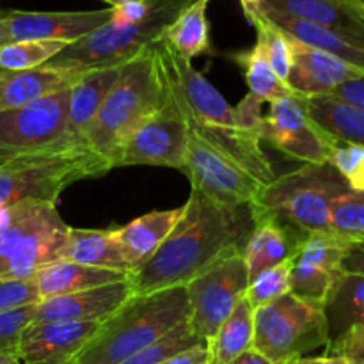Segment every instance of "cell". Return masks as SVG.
<instances>
[{
	"mask_svg": "<svg viewBox=\"0 0 364 364\" xmlns=\"http://www.w3.org/2000/svg\"><path fill=\"white\" fill-rule=\"evenodd\" d=\"M244 249H235L217 259L185 284L188 297V326L203 341H210L249 287Z\"/></svg>",
	"mask_w": 364,
	"mask_h": 364,
	"instance_id": "9c48e42d",
	"label": "cell"
},
{
	"mask_svg": "<svg viewBox=\"0 0 364 364\" xmlns=\"http://www.w3.org/2000/svg\"><path fill=\"white\" fill-rule=\"evenodd\" d=\"M188 320L185 287L132 295L98 326L73 364H117Z\"/></svg>",
	"mask_w": 364,
	"mask_h": 364,
	"instance_id": "7a4b0ae2",
	"label": "cell"
},
{
	"mask_svg": "<svg viewBox=\"0 0 364 364\" xmlns=\"http://www.w3.org/2000/svg\"><path fill=\"white\" fill-rule=\"evenodd\" d=\"M153 0H123L112 7V23L127 25L142 20L151 9Z\"/></svg>",
	"mask_w": 364,
	"mask_h": 364,
	"instance_id": "7bdbcfd3",
	"label": "cell"
},
{
	"mask_svg": "<svg viewBox=\"0 0 364 364\" xmlns=\"http://www.w3.org/2000/svg\"><path fill=\"white\" fill-rule=\"evenodd\" d=\"M263 139L287 156L304 164H329L338 144L309 116L301 96L270 103L269 114L263 117Z\"/></svg>",
	"mask_w": 364,
	"mask_h": 364,
	"instance_id": "4fadbf2b",
	"label": "cell"
},
{
	"mask_svg": "<svg viewBox=\"0 0 364 364\" xmlns=\"http://www.w3.org/2000/svg\"><path fill=\"white\" fill-rule=\"evenodd\" d=\"M68 230L53 203L0 210V279H28L39 267L59 259Z\"/></svg>",
	"mask_w": 364,
	"mask_h": 364,
	"instance_id": "52a82bcc",
	"label": "cell"
},
{
	"mask_svg": "<svg viewBox=\"0 0 364 364\" xmlns=\"http://www.w3.org/2000/svg\"><path fill=\"white\" fill-rule=\"evenodd\" d=\"M82 75V71L48 66L23 71L0 70V112L71 89Z\"/></svg>",
	"mask_w": 364,
	"mask_h": 364,
	"instance_id": "44dd1931",
	"label": "cell"
},
{
	"mask_svg": "<svg viewBox=\"0 0 364 364\" xmlns=\"http://www.w3.org/2000/svg\"><path fill=\"white\" fill-rule=\"evenodd\" d=\"M288 294H291V258L256 276L245 290V301L256 311Z\"/></svg>",
	"mask_w": 364,
	"mask_h": 364,
	"instance_id": "d590c367",
	"label": "cell"
},
{
	"mask_svg": "<svg viewBox=\"0 0 364 364\" xmlns=\"http://www.w3.org/2000/svg\"><path fill=\"white\" fill-rule=\"evenodd\" d=\"M256 9L311 21L364 50V9L354 0H263Z\"/></svg>",
	"mask_w": 364,
	"mask_h": 364,
	"instance_id": "ac0fdd59",
	"label": "cell"
},
{
	"mask_svg": "<svg viewBox=\"0 0 364 364\" xmlns=\"http://www.w3.org/2000/svg\"><path fill=\"white\" fill-rule=\"evenodd\" d=\"M252 340L255 311L244 297L226 322L217 329L212 340L206 341L208 364H230L245 350L252 348Z\"/></svg>",
	"mask_w": 364,
	"mask_h": 364,
	"instance_id": "4dcf8cb0",
	"label": "cell"
},
{
	"mask_svg": "<svg viewBox=\"0 0 364 364\" xmlns=\"http://www.w3.org/2000/svg\"><path fill=\"white\" fill-rule=\"evenodd\" d=\"M68 43L63 41H11L0 46V70L23 71L45 66Z\"/></svg>",
	"mask_w": 364,
	"mask_h": 364,
	"instance_id": "d6a6232c",
	"label": "cell"
},
{
	"mask_svg": "<svg viewBox=\"0 0 364 364\" xmlns=\"http://www.w3.org/2000/svg\"><path fill=\"white\" fill-rule=\"evenodd\" d=\"M341 270L345 274H355V276H364V244L352 245L350 251L343 258Z\"/></svg>",
	"mask_w": 364,
	"mask_h": 364,
	"instance_id": "bcb514c9",
	"label": "cell"
},
{
	"mask_svg": "<svg viewBox=\"0 0 364 364\" xmlns=\"http://www.w3.org/2000/svg\"><path fill=\"white\" fill-rule=\"evenodd\" d=\"M290 39L291 70L287 85L301 98L329 96L345 82L363 77V71L331 53Z\"/></svg>",
	"mask_w": 364,
	"mask_h": 364,
	"instance_id": "2e32d148",
	"label": "cell"
},
{
	"mask_svg": "<svg viewBox=\"0 0 364 364\" xmlns=\"http://www.w3.org/2000/svg\"><path fill=\"white\" fill-rule=\"evenodd\" d=\"M287 364H348V363L345 361L341 355L327 354V355H320V358H306V355H302V358L291 359V361H288Z\"/></svg>",
	"mask_w": 364,
	"mask_h": 364,
	"instance_id": "7dc6e473",
	"label": "cell"
},
{
	"mask_svg": "<svg viewBox=\"0 0 364 364\" xmlns=\"http://www.w3.org/2000/svg\"><path fill=\"white\" fill-rule=\"evenodd\" d=\"M6 43H9V41H7V34H6V28H4L2 20H0V46L6 45Z\"/></svg>",
	"mask_w": 364,
	"mask_h": 364,
	"instance_id": "816d5d0a",
	"label": "cell"
},
{
	"mask_svg": "<svg viewBox=\"0 0 364 364\" xmlns=\"http://www.w3.org/2000/svg\"><path fill=\"white\" fill-rule=\"evenodd\" d=\"M59 259H68V262L87 267L130 272L127 259H124L116 237H114V230L70 228Z\"/></svg>",
	"mask_w": 364,
	"mask_h": 364,
	"instance_id": "484cf974",
	"label": "cell"
},
{
	"mask_svg": "<svg viewBox=\"0 0 364 364\" xmlns=\"http://www.w3.org/2000/svg\"><path fill=\"white\" fill-rule=\"evenodd\" d=\"M0 364H23L13 352H0Z\"/></svg>",
	"mask_w": 364,
	"mask_h": 364,
	"instance_id": "681fc988",
	"label": "cell"
},
{
	"mask_svg": "<svg viewBox=\"0 0 364 364\" xmlns=\"http://www.w3.org/2000/svg\"><path fill=\"white\" fill-rule=\"evenodd\" d=\"M327 354L341 355L348 364H364V327H350L338 340L327 345Z\"/></svg>",
	"mask_w": 364,
	"mask_h": 364,
	"instance_id": "60d3db41",
	"label": "cell"
},
{
	"mask_svg": "<svg viewBox=\"0 0 364 364\" xmlns=\"http://www.w3.org/2000/svg\"><path fill=\"white\" fill-rule=\"evenodd\" d=\"M255 230L249 208L230 210L192 188L180 220L159 251L130 277L134 295L185 287L230 251L244 249Z\"/></svg>",
	"mask_w": 364,
	"mask_h": 364,
	"instance_id": "6da1fadb",
	"label": "cell"
},
{
	"mask_svg": "<svg viewBox=\"0 0 364 364\" xmlns=\"http://www.w3.org/2000/svg\"><path fill=\"white\" fill-rule=\"evenodd\" d=\"M354 2H358V4H359V6H361V7H363V9H364V0H354Z\"/></svg>",
	"mask_w": 364,
	"mask_h": 364,
	"instance_id": "db71d44e",
	"label": "cell"
},
{
	"mask_svg": "<svg viewBox=\"0 0 364 364\" xmlns=\"http://www.w3.org/2000/svg\"><path fill=\"white\" fill-rule=\"evenodd\" d=\"M252 11L258 13L262 18H265V20L269 21V23H272L274 27L279 28L281 32H284L288 38L304 43V45L308 46H313V48L316 50H322V52L326 53H331V55L345 60V63L358 68V70H361L364 73V50L354 46L352 43H348L347 39L341 38V36L334 34V32L320 27V25L311 23V21L301 20V18L295 16H288V14L283 13H272V11L259 9ZM249 13H251V11H249Z\"/></svg>",
	"mask_w": 364,
	"mask_h": 364,
	"instance_id": "d4e9b609",
	"label": "cell"
},
{
	"mask_svg": "<svg viewBox=\"0 0 364 364\" xmlns=\"http://www.w3.org/2000/svg\"><path fill=\"white\" fill-rule=\"evenodd\" d=\"M297 245V242L272 220L255 223V230L242 252L247 267L249 283L265 270L290 259Z\"/></svg>",
	"mask_w": 364,
	"mask_h": 364,
	"instance_id": "83f0119b",
	"label": "cell"
},
{
	"mask_svg": "<svg viewBox=\"0 0 364 364\" xmlns=\"http://www.w3.org/2000/svg\"><path fill=\"white\" fill-rule=\"evenodd\" d=\"M41 301L32 277L28 279H0V315Z\"/></svg>",
	"mask_w": 364,
	"mask_h": 364,
	"instance_id": "ab89813d",
	"label": "cell"
},
{
	"mask_svg": "<svg viewBox=\"0 0 364 364\" xmlns=\"http://www.w3.org/2000/svg\"><path fill=\"white\" fill-rule=\"evenodd\" d=\"M110 162L85 141H66L0 162V210L27 201L53 203L64 188L105 176Z\"/></svg>",
	"mask_w": 364,
	"mask_h": 364,
	"instance_id": "277c9868",
	"label": "cell"
},
{
	"mask_svg": "<svg viewBox=\"0 0 364 364\" xmlns=\"http://www.w3.org/2000/svg\"><path fill=\"white\" fill-rule=\"evenodd\" d=\"M124 64L85 71L80 80L70 89L68 103V139L85 141L89 128L103 102L116 85Z\"/></svg>",
	"mask_w": 364,
	"mask_h": 364,
	"instance_id": "cb8c5ba5",
	"label": "cell"
},
{
	"mask_svg": "<svg viewBox=\"0 0 364 364\" xmlns=\"http://www.w3.org/2000/svg\"><path fill=\"white\" fill-rule=\"evenodd\" d=\"M329 231L352 242L364 244V192L345 191L331 206Z\"/></svg>",
	"mask_w": 364,
	"mask_h": 364,
	"instance_id": "836d02e7",
	"label": "cell"
},
{
	"mask_svg": "<svg viewBox=\"0 0 364 364\" xmlns=\"http://www.w3.org/2000/svg\"><path fill=\"white\" fill-rule=\"evenodd\" d=\"M36 306L38 304L25 306V308L13 309V311L0 315V352L16 354L21 334L34 320Z\"/></svg>",
	"mask_w": 364,
	"mask_h": 364,
	"instance_id": "f35d334b",
	"label": "cell"
},
{
	"mask_svg": "<svg viewBox=\"0 0 364 364\" xmlns=\"http://www.w3.org/2000/svg\"><path fill=\"white\" fill-rule=\"evenodd\" d=\"M181 213H183V206L149 212L134 219L127 226L114 230V237L132 274L159 251L160 245L178 224Z\"/></svg>",
	"mask_w": 364,
	"mask_h": 364,
	"instance_id": "603a6c76",
	"label": "cell"
},
{
	"mask_svg": "<svg viewBox=\"0 0 364 364\" xmlns=\"http://www.w3.org/2000/svg\"><path fill=\"white\" fill-rule=\"evenodd\" d=\"M212 0H194L167 27L160 41L167 43L181 59L192 60L212 52L208 23V6Z\"/></svg>",
	"mask_w": 364,
	"mask_h": 364,
	"instance_id": "4316f807",
	"label": "cell"
},
{
	"mask_svg": "<svg viewBox=\"0 0 364 364\" xmlns=\"http://www.w3.org/2000/svg\"><path fill=\"white\" fill-rule=\"evenodd\" d=\"M185 117H187L188 130L199 135L206 144L217 149L220 155H224L231 162L247 171L259 183L269 185L276 178L274 176L272 164H270L269 156L262 149V139L258 135H252L249 132L240 130V128L208 127V124L199 123L198 119L191 117L188 114H185Z\"/></svg>",
	"mask_w": 364,
	"mask_h": 364,
	"instance_id": "ffe728a7",
	"label": "cell"
},
{
	"mask_svg": "<svg viewBox=\"0 0 364 364\" xmlns=\"http://www.w3.org/2000/svg\"><path fill=\"white\" fill-rule=\"evenodd\" d=\"M103 2L109 4V7H114V6H117L119 2H123V0H103Z\"/></svg>",
	"mask_w": 364,
	"mask_h": 364,
	"instance_id": "f5cc1de1",
	"label": "cell"
},
{
	"mask_svg": "<svg viewBox=\"0 0 364 364\" xmlns=\"http://www.w3.org/2000/svg\"><path fill=\"white\" fill-rule=\"evenodd\" d=\"M201 343H205V341L192 333L188 322H183L181 326H178L176 329L171 331L169 334H166L162 340L149 345L148 348L130 355V358L123 359V361L117 364H159L160 361H164V359L178 354V352H183L187 350V348H192L196 347V345Z\"/></svg>",
	"mask_w": 364,
	"mask_h": 364,
	"instance_id": "8d00e7d4",
	"label": "cell"
},
{
	"mask_svg": "<svg viewBox=\"0 0 364 364\" xmlns=\"http://www.w3.org/2000/svg\"><path fill=\"white\" fill-rule=\"evenodd\" d=\"M331 96H336V98L364 110V75L341 84Z\"/></svg>",
	"mask_w": 364,
	"mask_h": 364,
	"instance_id": "ee69618b",
	"label": "cell"
},
{
	"mask_svg": "<svg viewBox=\"0 0 364 364\" xmlns=\"http://www.w3.org/2000/svg\"><path fill=\"white\" fill-rule=\"evenodd\" d=\"M183 173L188 176L194 191L213 205L230 210L252 205L265 187L191 130Z\"/></svg>",
	"mask_w": 364,
	"mask_h": 364,
	"instance_id": "8fae6325",
	"label": "cell"
},
{
	"mask_svg": "<svg viewBox=\"0 0 364 364\" xmlns=\"http://www.w3.org/2000/svg\"><path fill=\"white\" fill-rule=\"evenodd\" d=\"M309 116L334 141L364 146V110L336 96L304 98Z\"/></svg>",
	"mask_w": 364,
	"mask_h": 364,
	"instance_id": "f1b7e54d",
	"label": "cell"
},
{
	"mask_svg": "<svg viewBox=\"0 0 364 364\" xmlns=\"http://www.w3.org/2000/svg\"><path fill=\"white\" fill-rule=\"evenodd\" d=\"M245 18L249 20V23L256 27L258 39L262 41L272 71L277 75L279 80L287 84V78L291 70V46L288 36L281 32L277 27H274L272 23H269L265 18H262L255 11L245 14Z\"/></svg>",
	"mask_w": 364,
	"mask_h": 364,
	"instance_id": "e575fe53",
	"label": "cell"
},
{
	"mask_svg": "<svg viewBox=\"0 0 364 364\" xmlns=\"http://www.w3.org/2000/svg\"><path fill=\"white\" fill-rule=\"evenodd\" d=\"M329 164L352 191L364 192V146L338 142Z\"/></svg>",
	"mask_w": 364,
	"mask_h": 364,
	"instance_id": "74e56055",
	"label": "cell"
},
{
	"mask_svg": "<svg viewBox=\"0 0 364 364\" xmlns=\"http://www.w3.org/2000/svg\"><path fill=\"white\" fill-rule=\"evenodd\" d=\"M130 277L132 274L124 270L100 269V267L80 265L68 259H55V262L39 267L32 279L38 288L39 299L45 301V299L59 297V295L77 294L89 288L130 281Z\"/></svg>",
	"mask_w": 364,
	"mask_h": 364,
	"instance_id": "7402d4cb",
	"label": "cell"
},
{
	"mask_svg": "<svg viewBox=\"0 0 364 364\" xmlns=\"http://www.w3.org/2000/svg\"><path fill=\"white\" fill-rule=\"evenodd\" d=\"M263 103L256 100L252 95H247L237 107H233L235 112V124L240 130L249 132L252 135H258L262 139L263 130V114H262Z\"/></svg>",
	"mask_w": 364,
	"mask_h": 364,
	"instance_id": "b9f144b4",
	"label": "cell"
},
{
	"mask_svg": "<svg viewBox=\"0 0 364 364\" xmlns=\"http://www.w3.org/2000/svg\"><path fill=\"white\" fill-rule=\"evenodd\" d=\"M352 242L326 231L306 237L291 255V294L326 304L343 270L341 263Z\"/></svg>",
	"mask_w": 364,
	"mask_h": 364,
	"instance_id": "5bb4252c",
	"label": "cell"
},
{
	"mask_svg": "<svg viewBox=\"0 0 364 364\" xmlns=\"http://www.w3.org/2000/svg\"><path fill=\"white\" fill-rule=\"evenodd\" d=\"M166 85L153 46L128 60L102 109L96 114L85 142L114 169L128 135L148 119L164 102Z\"/></svg>",
	"mask_w": 364,
	"mask_h": 364,
	"instance_id": "5b68a950",
	"label": "cell"
},
{
	"mask_svg": "<svg viewBox=\"0 0 364 364\" xmlns=\"http://www.w3.org/2000/svg\"><path fill=\"white\" fill-rule=\"evenodd\" d=\"M348 188L331 164H304L274 178L247 208L252 223L272 220L301 244L309 235L329 231L331 206Z\"/></svg>",
	"mask_w": 364,
	"mask_h": 364,
	"instance_id": "3957f363",
	"label": "cell"
},
{
	"mask_svg": "<svg viewBox=\"0 0 364 364\" xmlns=\"http://www.w3.org/2000/svg\"><path fill=\"white\" fill-rule=\"evenodd\" d=\"M159 364H208L206 343L196 345V347L187 348V350L178 352V354L164 359V361H160Z\"/></svg>",
	"mask_w": 364,
	"mask_h": 364,
	"instance_id": "f6af8a7d",
	"label": "cell"
},
{
	"mask_svg": "<svg viewBox=\"0 0 364 364\" xmlns=\"http://www.w3.org/2000/svg\"><path fill=\"white\" fill-rule=\"evenodd\" d=\"M112 7L96 11H6L7 41H63L71 45L109 23Z\"/></svg>",
	"mask_w": 364,
	"mask_h": 364,
	"instance_id": "9a60e30c",
	"label": "cell"
},
{
	"mask_svg": "<svg viewBox=\"0 0 364 364\" xmlns=\"http://www.w3.org/2000/svg\"><path fill=\"white\" fill-rule=\"evenodd\" d=\"M329 343L323 306L288 294L255 311L252 348L272 364H287Z\"/></svg>",
	"mask_w": 364,
	"mask_h": 364,
	"instance_id": "ba28073f",
	"label": "cell"
},
{
	"mask_svg": "<svg viewBox=\"0 0 364 364\" xmlns=\"http://www.w3.org/2000/svg\"><path fill=\"white\" fill-rule=\"evenodd\" d=\"M134 295L130 281L89 288L77 294L45 299L36 306L32 323L45 322H103Z\"/></svg>",
	"mask_w": 364,
	"mask_h": 364,
	"instance_id": "e0dca14e",
	"label": "cell"
},
{
	"mask_svg": "<svg viewBox=\"0 0 364 364\" xmlns=\"http://www.w3.org/2000/svg\"><path fill=\"white\" fill-rule=\"evenodd\" d=\"M102 322L31 323L18 343L16 355L23 364L45 363L57 358H75L91 340Z\"/></svg>",
	"mask_w": 364,
	"mask_h": 364,
	"instance_id": "d6986e66",
	"label": "cell"
},
{
	"mask_svg": "<svg viewBox=\"0 0 364 364\" xmlns=\"http://www.w3.org/2000/svg\"><path fill=\"white\" fill-rule=\"evenodd\" d=\"M164 85L166 95L162 105L128 135L114 164V169L124 166H162L178 171L185 169L188 148L187 117L181 112L166 80Z\"/></svg>",
	"mask_w": 364,
	"mask_h": 364,
	"instance_id": "30bf717a",
	"label": "cell"
},
{
	"mask_svg": "<svg viewBox=\"0 0 364 364\" xmlns=\"http://www.w3.org/2000/svg\"><path fill=\"white\" fill-rule=\"evenodd\" d=\"M230 59L244 68L249 95H252L262 103H272L277 102V100L297 96L272 71L259 39H256V45L252 48L231 53Z\"/></svg>",
	"mask_w": 364,
	"mask_h": 364,
	"instance_id": "1f68e13d",
	"label": "cell"
},
{
	"mask_svg": "<svg viewBox=\"0 0 364 364\" xmlns=\"http://www.w3.org/2000/svg\"><path fill=\"white\" fill-rule=\"evenodd\" d=\"M230 364H272L265 355H262L259 352H256L255 348H249L244 354L238 355L237 359H233Z\"/></svg>",
	"mask_w": 364,
	"mask_h": 364,
	"instance_id": "c3c4849f",
	"label": "cell"
},
{
	"mask_svg": "<svg viewBox=\"0 0 364 364\" xmlns=\"http://www.w3.org/2000/svg\"><path fill=\"white\" fill-rule=\"evenodd\" d=\"M194 0H153L151 9L142 20L127 25L109 21L77 43L68 45L45 66L85 73L127 64L144 48L156 45L167 27Z\"/></svg>",
	"mask_w": 364,
	"mask_h": 364,
	"instance_id": "8992f818",
	"label": "cell"
},
{
	"mask_svg": "<svg viewBox=\"0 0 364 364\" xmlns=\"http://www.w3.org/2000/svg\"><path fill=\"white\" fill-rule=\"evenodd\" d=\"M70 89L0 112V162L68 139ZM71 141V139H70Z\"/></svg>",
	"mask_w": 364,
	"mask_h": 364,
	"instance_id": "7c38bea8",
	"label": "cell"
},
{
	"mask_svg": "<svg viewBox=\"0 0 364 364\" xmlns=\"http://www.w3.org/2000/svg\"><path fill=\"white\" fill-rule=\"evenodd\" d=\"M323 313L329 343L338 340L350 327H364V276L343 274L331 290L323 304Z\"/></svg>",
	"mask_w": 364,
	"mask_h": 364,
	"instance_id": "f546056e",
	"label": "cell"
},
{
	"mask_svg": "<svg viewBox=\"0 0 364 364\" xmlns=\"http://www.w3.org/2000/svg\"><path fill=\"white\" fill-rule=\"evenodd\" d=\"M36 364H73V358H57V359H50V361L36 363Z\"/></svg>",
	"mask_w": 364,
	"mask_h": 364,
	"instance_id": "f907efd6",
	"label": "cell"
}]
</instances>
